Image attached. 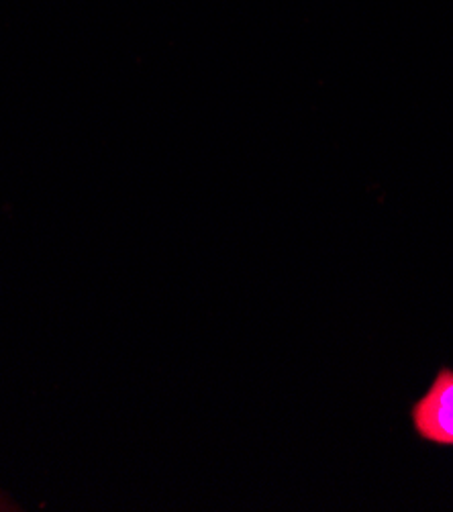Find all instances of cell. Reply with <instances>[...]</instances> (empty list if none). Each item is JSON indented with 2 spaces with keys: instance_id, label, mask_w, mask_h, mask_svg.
<instances>
[{
  "instance_id": "1",
  "label": "cell",
  "mask_w": 453,
  "mask_h": 512,
  "mask_svg": "<svg viewBox=\"0 0 453 512\" xmlns=\"http://www.w3.org/2000/svg\"><path fill=\"white\" fill-rule=\"evenodd\" d=\"M411 425L419 439L453 447V370L441 368L431 386L411 406Z\"/></svg>"
}]
</instances>
